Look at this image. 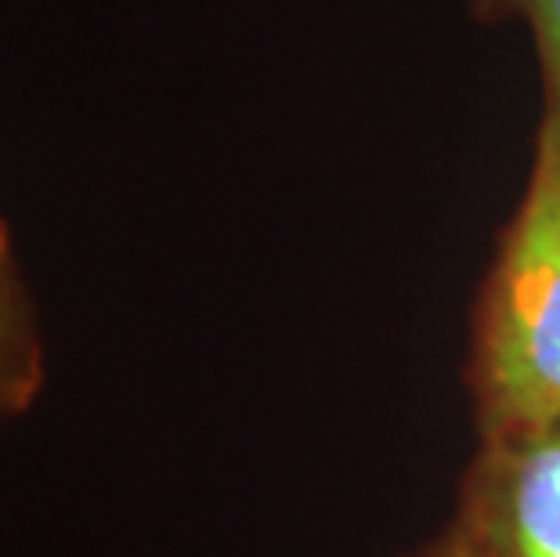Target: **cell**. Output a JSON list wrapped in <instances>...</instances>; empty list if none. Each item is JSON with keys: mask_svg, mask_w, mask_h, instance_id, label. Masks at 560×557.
<instances>
[{"mask_svg": "<svg viewBox=\"0 0 560 557\" xmlns=\"http://www.w3.org/2000/svg\"><path fill=\"white\" fill-rule=\"evenodd\" d=\"M478 381L492 438L560 420V185L542 156L485 298Z\"/></svg>", "mask_w": 560, "mask_h": 557, "instance_id": "cell-1", "label": "cell"}, {"mask_svg": "<svg viewBox=\"0 0 560 557\" xmlns=\"http://www.w3.org/2000/svg\"><path fill=\"white\" fill-rule=\"evenodd\" d=\"M521 15L528 19L542 58L546 88H550V124L546 135L560 141V0H514Z\"/></svg>", "mask_w": 560, "mask_h": 557, "instance_id": "cell-4", "label": "cell"}, {"mask_svg": "<svg viewBox=\"0 0 560 557\" xmlns=\"http://www.w3.org/2000/svg\"><path fill=\"white\" fill-rule=\"evenodd\" d=\"M441 557H492V550L485 547V539L478 536V532L467 529V532H459V536L448 543V550Z\"/></svg>", "mask_w": 560, "mask_h": 557, "instance_id": "cell-5", "label": "cell"}, {"mask_svg": "<svg viewBox=\"0 0 560 557\" xmlns=\"http://www.w3.org/2000/svg\"><path fill=\"white\" fill-rule=\"evenodd\" d=\"M539 156L553 167V177H557V185H560V141H557L553 135H542V149H539Z\"/></svg>", "mask_w": 560, "mask_h": 557, "instance_id": "cell-6", "label": "cell"}, {"mask_svg": "<svg viewBox=\"0 0 560 557\" xmlns=\"http://www.w3.org/2000/svg\"><path fill=\"white\" fill-rule=\"evenodd\" d=\"M474 532L492 557H560V420L492 438Z\"/></svg>", "mask_w": 560, "mask_h": 557, "instance_id": "cell-2", "label": "cell"}, {"mask_svg": "<svg viewBox=\"0 0 560 557\" xmlns=\"http://www.w3.org/2000/svg\"><path fill=\"white\" fill-rule=\"evenodd\" d=\"M44 387V337L22 279L8 221L0 218V423L22 417Z\"/></svg>", "mask_w": 560, "mask_h": 557, "instance_id": "cell-3", "label": "cell"}]
</instances>
